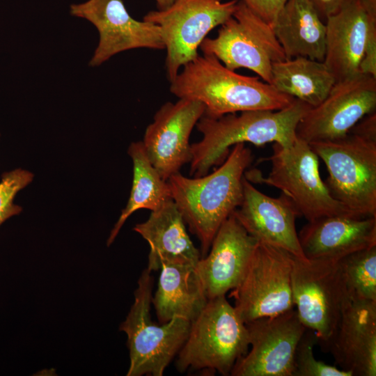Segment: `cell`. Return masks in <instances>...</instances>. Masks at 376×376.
I'll return each instance as SVG.
<instances>
[{
  "mask_svg": "<svg viewBox=\"0 0 376 376\" xmlns=\"http://www.w3.org/2000/svg\"><path fill=\"white\" fill-rule=\"evenodd\" d=\"M291 282L299 318L315 333L322 349L334 335L351 300L340 262L294 256Z\"/></svg>",
  "mask_w": 376,
  "mask_h": 376,
  "instance_id": "8",
  "label": "cell"
},
{
  "mask_svg": "<svg viewBox=\"0 0 376 376\" xmlns=\"http://www.w3.org/2000/svg\"><path fill=\"white\" fill-rule=\"evenodd\" d=\"M339 262L350 299L376 301V245Z\"/></svg>",
  "mask_w": 376,
  "mask_h": 376,
  "instance_id": "26",
  "label": "cell"
},
{
  "mask_svg": "<svg viewBox=\"0 0 376 376\" xmlns=\"http://www.w3.org/2000/svg\"><path fill=\"white\" fill-rule=\"evenodd\" d=\"M71 15L92 23L99 33V42L89 61L99 66L113 56L130 49L165 48L160 28L134 19L123 0H88L70 6Z\"/></svg>",
  "mask_w": 376,
  "mask_h": 376,
  "instance_id": "14",
  "label": "cell"
},
{
  "mask_svg": "<svg viewBox=\"0 0 376 376\" xmlns=\"http://www.w3.org/2000/svg\"><path fill=\"white\" fill-rule=\"evenodd\" d=\"M254 13L273 26L287 0H242Z\"/></svg>",
  "mask_w": 376,
  "mask_h": 376,
  "instance_id": "29",
  "label": "cell"
},
{
  "mask_svg": "<svg viewBox=\"0 0 376 376\" xmlns=\"http://www.w3.org/2000/svg\"><path fill=\"white\" fill-rule=\"evenodd\" d=\"M257 244L233 214L224 221L207 254L195 266L208 299L226 295L237 286Z\"/></svg>",
  "mask_w": 376,
  "mask_h": 376,
  "instance_id": "17",
  "label": "cell"
},
{
  "mask_svg": "<svg viewBox=\"0 0 376 376\" xmlns=\"http://www.w3.org/2000/svg\"><path fill=\"white\" fill-rule=\"evenodd\" d=\"M174 0H155L158 10H163L171 6Z\"/></svg>",
  "mask_w": 376,
  "mask_h": 376,
  "instance_id": "32",
  "label": "cell"
},
{
  "mask_svg": "<svg viewBox=\"0 0 376 376\" xmlns=\"http://www.w3.org/2000/svg\"><path fill=\"white\" fill-rule=\"evenodd\" d=\"M226 68H244L271 84L272 66L286 59L272 26L238 0L231 17L221 26L216 38L206 37L200 45Z\"/></svg>",
  "mask_w": 376,
  "mask_h": 376,
  "instance_id": "9",
  "label": "cell"
},
{
  "mask_svg": "<svg viewBox=\"0 0 376 376\" xmlns=\"http://www.w3.org/2000/svg\"><path fill=\"white\" fill-rule=\"evenodd\" d=\"M133 229L149 244L147 269L151 272L159 270L165 263L196 265L201 258L173 199L151 211L148 219L137 224Z\"/></svg>",
  "mask_w": 376,
  "mask_h": 376,
  "instance_id": "21",
  "label": "cell"
},
{
  "mask_svg": "<svg viewBox=\"0 0 376 376\" xmlns=\"http://www.w3.org/2000/svg\"><path fill=\"white\" fill-rule=\"evenodd\" d=\"M205 112L204 105L194 100L179 98L164 103L155 113L142 141L151 164L165 180L191 159L189 137Z\"/></svg>",
  "mask_w": 376,
  "mask_h": 376,
  "instance_id": "15",
  "label": "cell"
},
{
  "mask_svg": "<svg viewBox=\"0 0 376 376\" xmlns=\"http://www.w3.org/2000/svg\"><path fill=\"white\" fill-rule=\"evenodd\" d=\"M195 266L174 263L161 265L152 298L160 324L176 317L192 322L206 305L208 299Z\"/></svg>",
  "mask_w": 376,
  "mask_h": 376,
  "instance_id": "22",
  "label": "cell"
},
{
  "mask_svg": "<svg viewBox=\"0 0 376 376\" xmlns=\"http://www.w3.org/2000/svg\"><path fill=\"white\" fill-rule=\"evenodd\" d=\"M250 350L233 366L232 376H292L295 350L306 328L295 308L245 324Z\"/></svg>",
  "mask_w": 376,
  "mask_h": 376,
  "instance_id": "13",
  "label": "cell"
},
{
  "mask_svg": "<svg viewBox=\"0 0 376 376\" xmlns=\"http://www.w3.org/2000/svg\"><path fill=\"white\" fill-rule=\"evenodd\" d=\"M33 179V174L26 170L15 169L4 172L0 180V226L10 217L19 214L22 207L14 203L17 194Z\"/></svg>",
  "mask_w": 376,
  "mask_h": 376,
  "instance_id": "28",
  "label": "cell"
},
{
  "mask_svg": "<svg viewBox=\"0 0 376 376\" xmlns=\"http://www.w3.org/2000/svg\"><path fill=\"white\" fill-rule=\"evenodd\" d=\"M252 159L251 150L238 143L212 173L194 178L178 173L168 179L173 202L201 242V257L221 224L240 205L243 178Z\"/></svg>",
  "mask_w": 376,
  "mask_h": 376,
  "instance_id": "1",
  "label": "cell"
},
{
  "mask_svg": "<svg viewBox=\"0 0 376 376\" xmlns=\"http://www.w3.org/2000/svg\"><path fill=\"white\" fill-rule=\"evenodd\" d=\"M322 350L352 376H375L376 301L351 299Z\"/></svg>",
  "mask_w": 376,
  "mask_h": 376,
  "instance_id": "19",
  "label": "cell"
},
{
  "mask_svg": "<svg viewBox=\"0 0 376 376\" xmlns=\"http://www.w3.org/2000/svg\"><path fill=\"white\" fill-rule=\"evenodd\" d=\"M368 1H373V2L376 1V0H368Z\"/></svg>",
  "mask_w": 376,
  "mask_h": 376,
  "instance_id": "33",
  "label": "cell"
},
{
  "mask_svg": "<svg viewBox=\"0 0 376 376\" xmlns=\"http://www.w3.org/2000/svg\"><path fill=\"white\" fill-rule=\"evenodd\" d=\"M237 1L174 0L168 8L150 11L143 17L144 21L160 28L170 82L182 66L199 55L198 49L207 35L233 16Z\"/></svg>",
  "mask_w": 376,
  "mask_h": 376,
  "instance_id": "10",
  "label": "cell"
},
{
  "mask_svg": "<svg viewBox=\"0 0 376 376\" xmlns=\"http://www.w3.org/2000/svg\"><path fill=\"white\" fill-rule=\"evenodd\" d=\"M272 28L287 59L324 61L326 24L310 0H287Z\"/></svg>",
  "mask_w": 376,
  "mask_h": 376,
  "instance_id": "23",
  "label": "cell"
},
{
  "mask_svg": "<svg viewBox=\"0 0 376 376\" xmlns=\"http://www.w3.org/2000/svg\"><path fill=\"white\" fill-rule=\"evenodd\" d=\"M310 107L295 99L288 107L277 111H246L218 118L203 114L196 125L202 139L191 144L190 175H206L225 160L231 146L238 143L290 146L297 139V124Z\"/></svg>",
  "mask_w": 376,
  "mask_h": 376,
  "instance_id": "3",
  "label": "cell"
},
{
  "mask_svg": "<svg viewBox=\"0 0 376 376\" xmlns=\"http://www.w3.org/2000/svg\"><path fill=\"white\" fill-rule=\"evenodd\" d=\"M245 323L226 295L208 299L191 322L187 337L178 352L176 369L206 370L230 375L236 362L249 350Z\"/></svg>",
  "mask_w": 376,
  "mask_h": 376,
  "instance_id": "4",
  "label": "cell"
},
{
  "mask_svg": "<svg viewBox=\"0 0 376 376\" xmlns=\"http://www.w3.org/2000/svg\"><path fill=\"white\" fill-rule=\"evenodd\" d=\"M171 81L170 91L178 98L194 100L204 105V115L218 118L246 111H277L295 98L261 81L226 68L211 54L198 55L182 66Z\"/></svg>",
  "mask_w": 376,
  "mask_h": 376,
  "instance_id": "2",
  "label": "cell"
},
{
  "mask_svg": "<svg viewBox=\"0 0 376 376\" xmlns=\"http://www.w3.org/2000/svg\"><path fill=\"white\" fill-rule=\"evenodd\" d=\"M336 82L323 61L298 56L275 62L272 66L271 85L311 107L320 104Z\"/></svg>",
  "mask_w": 376,
  "mask_h": 376,
  "instance_id": "24",
  "label": "cell"
},
{
  "mask_svg": "<svg viewBox=\"0 0 376 376\" xmlns=\"http://www.w3.org/2000/svg\"><path fill=\"white\" fill-rule=\"evenodd\" d=\"M153 278L143 269L134 291V301L119 329L126 334L130 354L127 376H162L185 341L191 322L174 318L163 324L152 321Z\"/></svg>",
  "mask_w": 376,
  "mask_h": 376,
  "instance_id": "6",
  "label": "cell"
},
{
  "mask_svg": "<svg viewBox=\"0 0 376 376\" xmlns=\"http://www.w3.org/2000/svg\"><path fill=\"white\" fill-rule=\"evenodd\" d=\"M323 62L336 81L358 75L370 33L376 29V5L350 0L326 19Z\"/></svg>",
  "mask_w": 376,
  "mask_h": 376,
  "instance_id": "18",
  "label": "cell"
},
{
  "mask_svg": "<svg viewBox=\"0 0 376 376\" xmlns=\"http://www.w3.org/2000/svg\"><path fill=\"white\" fill-rule=\"evenodd\" d=\"M133 162V182L130 198L117 222L112 228L107 244L116 239L128 217L136 210L154 211L172 199L169 184L149 160L142 141L133 142L128 148Z\"/></svg>",
  "mask_w": 376,
  "mask_h": 376,
  "instance_id": "25",
  "label": "cell"
},
{
  "mask_svg": "<svg viewBox=\"0 0 376 376\" xmlns=\"http://www.w3.org/2000/svg\"><path fill=\"white\" fill-rule=\"evenodd\" d=\"M317 344L315 333L306 329L295 350L292 376H352L340 368L316 359L314 347Z\"/></svg>",
  "mask_w": 376,
  "mask_h": 376,
  "instance_id": "27",
  "label": "cell"
},
{
  "mask_svg": "<svg viewBox=\"0 0 376 376\" xmlns=\"http://www.w3.org/2000/svg\"><path fill=\"white\" fill-rule=\"evenodd\" d=\"M294 256L284 249L258 242L242 281L230 293L245 324L295 308L291 282Z\"/></svg>",
  "mask_w": 376,
  "mask_h": 376,
  "instance_id": "11",
  "label": "cell"
},
{
  "mask_svg": "<svg viewBox=\"0 0 376 376\" xmlns=\"http://www.w3.org/2000/svg\"><path fill=\"white\" fill-rule=\"evenodd\" d=\"M0 136H1V134H0Z\"/></svg>",
  "mask_w": 376,
  "mask_h": 376,
  "instance_id": "34",
  "label": "cell"
},
{
  "mask_svg": "<svg viewBox=\"0 0 376 376\" xmlns=\"http://www.w3.org/2000/svg\"><path fill=\"white\" fill-rule=\"evenodd\" d=\"M376 111V78L362 73L336 81L325 99L310 107L296 128L311 143L345 136L365 116Z\"/></svg>",
  "mask_w": 376,
  "mask_h": 376,
  "instance_id": "12",
  "label": "cell"
},
{
  "mask_svg": "<svg viewBox=\"0 0 376 376\" xmlns=\"http://www.w3.org/2000/svg\"><path fill=\"white\" fill-rule=\"evenodd\" d=\"M272 148V154L265 158L271 163L267 175L264 177L256 170L245 172L248 180L280 189L308 221L333 215H361L331 195L320 174L319 157L308 143L297 137L290 146L274 143Z\"/></svg>",
  "mask_w": 376,
  "mask_h": 376,
  "instance_id": "5",
  "label": "cell"
},
{
  "mask_svg": "<svg viewBox=\"0 0 376 376\" xmlns=\"http://www.w3.org/2000/svg\"><path fill=\"white\" fill-rule=\"evenodd\" d=\"M298 237L307 259L340 260L376 245V217L342 214L321 217L308 221Z\"/></svg>",
  "mask_w": 376,
  "mask_h": 376,
  "instance_id": "20",
  "label": "cell"
},
{
  "mask_svg": "<svg viewBox=\"0 0 376 376\" xmlns=\"http://www.w3.org/2000/svg\"><path fill=\"white\" fill-rule=\"evenodd\" d=\"M309 144L326 165L331 195L353 212L376 217V139L349 132Z\"/></svg>",
  "mask_w": 376,
  "mask_h": 376,
  "instance_id": "7",
  "label": "cell"
},
{
  "mask_svg": "<svg viewBox=\"0 0 376 376\" xmlns=\"http://www.w3.org/2000/svg\"><path fill=\"white\" fill-rule=\"evenodd\" d=\"M359 72L376 78V29L370 34L359 65Z\"/></svg>",
  "mask_w": 376,
  "mask_h": 376,
  "instance_id": "30",
  "label": "cell"
},
{
  "mask_svg": "<svg viewBox=\"0 0 376 376\" xmlns=\"http://www.w3.org/2000/svg\"><path fill=\"white\" fill-rule=\"evenodd\" d=\"M242 198L233 214L258 242L285 249L293 256L306 258L301 250L295 221L301 216L293 201L285 194L269 196L258 190L245 176Z\"/></svg>",
  "mask_w": 376,
  "mask_h": 376,
  "instance_id": "16",
  "label": "cell"
},
{
  "mask_svg": "<svg viewBox=\"0 0 376 376\" xmlns=\"http://www.w3.org/2000/svg\"><path fill=\"white\" fill-rule=\"evenodd\" d=\"M322 20L337 13L350 0H310Z\"/></svg>",
  "mask_w": 376,
  "mask_h": 376,
  "instance_id": "31",
  "label": "cell"
}]
</instances>
